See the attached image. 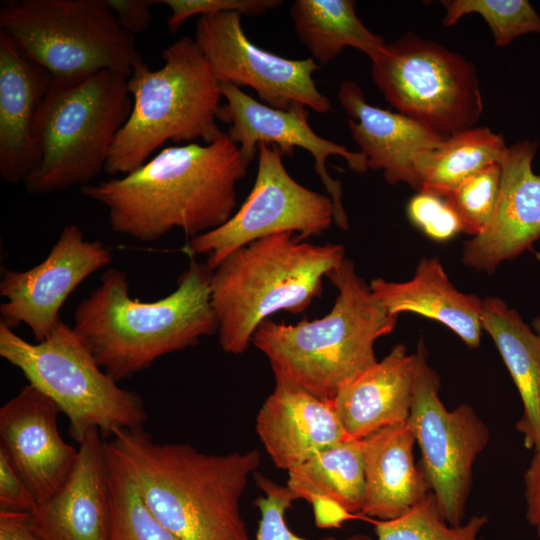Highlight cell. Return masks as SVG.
I'll list each match as a JSON object with an SVG mask.
<instances>
[{"instance_id": "6da1fadb", "label": "cell", "mask_w": 540, "mask_h": 540, "mask_svg": "<svg viewBox=\"0 0 540 540\" xmlns=\"http://www.w3.org/2000/svg\"><path fill=\"white\" fill-rule=\"evenodd\" d=\"M248 165L224 133L209 144L166 147L123 177L80 192L107 209L116 233L153 242L179 229L193 238L230 219Z\"/></svg>"}, {"instance_id": "7a4b0ae2", "label": "cell", "mask_w": 540, "mask_h": 540, "mask_svg": "<svg viewBox=\"0 0 540 540\" xmlns=\"http://www.w3.org/2000/svg\"><path fill=\"white\" fill-rule=\"evenodd\" d=\"M147 508L178 540H251L240 501L260 465L257 450L208 454L158 443L143 428L108 441Z\"/></svg>"}, {"instance_id": "3957f363", "label": "cell", "mask_w": 540, "mask_h": 540, "mask_svg": "<svg viewBox=\"0 0 540 540\" xmlns=\"http://www.w3.org/2000/svg\"><path fill=\"white\" fill-rule=\"evenodd\" d=\"M211 270L192 256L167 296L131 298L127 273L109 267L79 302L73 329L116 382L149 368L163 355L195 346L218 331L211 304Z\"/></svg>"}, {"instance_id": "277c9868", "label": "cell", "mask_w": 540, "mask_h": 540, "mask_svg": "<svg viewBox=\"0 0 540 540\" xmlns=\"http://www.w3.org/2000/svg\"><path fill=\"white\" fill-rule=\"evenodd\" d=\"M338 295L330 312L296 324L263 321L251 343L269 360L275 381L332 402L340 389L378 360L374 344L395 328L397 316L374 298L347 258L328 275Z\"/></svg>"}, {"instance_id": "5b68a950", "label": "cell", "mask_w": 540, "mask_h": 540, "mask_svg": "<svg viewBox=\"0 0 540 540\" xmlns=\"http://www.w3.org/2000/svg\"><path fill=\"white\" fill-rule=\"evenodd\" d=\"M279 233L253 241L213 270L211 304L222 350L239 355L259 325L279 311L299 314L322 293V279L344 260L340 244H313Z\"/></svg>"}, {"instance_id": "8992f818", "label": "cell", "mask_w": 540, "mask_h": 540, "mask_svg": "<svg viewBox=\"0 0 540 540\" xmlns=\"http://www.w3.org/2000/svg\"><path fill=\"white\" fill-rule=\"evenodd\" d=\"M162 58L159 69L142 62L128 78L133 105L105 165L110 175L137 169L167 141L209 144L224 134L217 123L221 82L194 38H179Z\"/></svg>"}, {"instance_id": "52a82bcc", "label": "cell", "mask_w": 540, "mask_h": 540, "mask_svg": "<svg viewBox=\"0 0 540 540\" xmlns=\"http://www.w3.org/2000/svg\"><path fill=\"white\" fill-rule=\"evenodd\" d=\"M133 101L128 77L101 71L83 78H52L41 101L34 136L39 162L24 182L32 195L81 187L105 169Z\"/></svg>"}, {"instance_id": "ba28073f", "label": "cell", "mask_w": 540, "mask_h": 540, "mask_svg": "<svg viewBox=\"0 0 540 540\" xmlns=\"http://www.w3.org/2000/svg\"><path fill=\"white\" fill-rule=\"evenodd\" d=\"M0 356L58 406L77 443L93 428L112 437L121 430L143 428L147 420L141 396L121 388L61 319L36 343L0 321Z\"/></svg>"}, {"instance_id": "9c48e42d", "label": "cell", "mask_w": 540, "mask_h": 540, "mask_svg": "<svg viewBox=\"0 0 540 540\" xmlns=\"http://www.w3.org/2000/svg\"><path fill=\"white\" fill-rule=\"evenodd\" d=\"M0 31L55 79L113 71L129 78L143 62L134 35L104 0H17L0 8Z\"/></svg>"}, {"instance_id": "30bf717a", "label": "cell", "mask_w": 540, "mask_h": 540, "mask_svg": "<svg viewBox=\"0 0 540 540\" xmlns=\"http://www.w3.org/2000/svg\"><path fill=\"white\" fill-rule=\"evenodd\" d=\"M370 60L375 85L398 113L444 137L473 128L480 119L476 68L460 54L407 33Z\"/></svg>"}, {"instance_id": "8fae6325", "label": "cell", "mask_w": 540, "mask_h": 540, "mask_svg": "<svg viewBox=\"0 0 540 540\" xmlns=\"http://www.w3.org/2000/svg\"><path fill=\"white\" fill-rule=\"evenodd\" d=\"M413 402L408 423L421 451L419 464L439 510L452 526L463 524L473 465L489 441V429L468 404L447 410L440 381L427 362L423 340L417 346Z\"/></svg>"}, {"instance_id": "7c38bea8", "label": "cell", "mask_w": 540, "mask_h": 540, "mask_svg": "<svg viewBox=\"0 0 540 540\" xmlns=\"http://www.w3.org/2000/svg\"><path fill=\"white\" fill-rule=\"evenodd\" d=\"M283 153L274 145H258L255 183L240 208L221 226L190 239L187 250L206 255L214 270L233 251L258 239L279 234H298L299 240L318 236L333 222V203L293 179Z\"/></svg>"}, {"instance_id": "4fadbf2b", "label": "cell", "mask_w": 540, "mask_h": 540, "mask_svg": "<svg viewBox=\"0 0 540 540\" xmlns=\"http://www.w3.org/2000/svg\"><path fill=\"white\" fill-rule=\"evenodd\" d=\"M194 40L220 82L250 87L275 109L302 104L318 113L332 110L313 79L320 65L312 57L287 59L259 48L245 34L239 13L199 17Z\"/></svg>"}, {"instance_id": "5bb4252c", "label": "cell", "mask_w": 540, "mask_h": 540, "mask_svg": "<svg viewBox=\"0 0 540 540\" xmlns=\"http://www.w3.org/2000/svg\"><path fill=\"white\" fill-rule=\"evenodd\" d=\"M111 251L86 240L76 224L66 225L45 259L24 271L5 269L0 281V321L30 328L36 342L48 337L68 296L91 274L108 266Z\"/></svg>"}, {"instance_id": "9a60e30c", "label": "cell", "mask_w": 540, "mask_h": 540, "mask_svg": "<svg viewBox=\"0 0 540 540\" xmlns=\"http://www.w3.org/2000/svg\"><path fill=\"white\" fill-rule=\"evenodd\" d=\"M221 91L226 102L220 105L217 119L229 125L226 135L240 144L243 159L250 164L261 143L274 145L287 156H292L296 147L306 150L312 155L315 172L332 200L333 222L343 230L348 229L341 183L329 175L326 161L330 156H340L354 172L362 174L368 170L364 155L319 136L308 122V108L302 104L288 110L275 109L226 82H221Z\"/></svg>"}, {"instance_id": "2e32d148", "label": "cell", "mask_w": 540, "mask_h": 540, "mask_svg": "<svg viewBox=\"0 0 540 540\" xmlns=\"http://www.w3.org/2000/svg\"><path fill=\"white\" fill-rule=\"evenodd\" d=\"M58 406L28 383L0 408V450L37 502L53 497L72 474L79 448L59 434Z\"/></svg>"}, {"instance_id": "e0dca14e", "label": "cell", "mask_w": 540, "mask_h": 540, "mask_svg": "<svg viewBox=\"0 0 540 540\" xmlns=\"http://www.w3.org/2000/svg\"><path fill=\"white\" fill-rule=\"evenodd\" d=\"M534 141L507 147L501 160L502 176L492 221L465 243L462 262L479 271L493 272L540 239V174L532 170Z\"/></svg>"}, {"instance_id": "ac0fdd59", "label": "cell", "mask_w": 540, "mask_h": 540, "mask_svg": "<svg viewBox=\"0 0 540 540\" xmlns=\"http://www.w3.org/2000/svg\"><path fill=\"white\" fill-rule=\"evenodd\" d=\"M97 428L79 444L76 466L51 498L29 513L34 530L44 540H109L110 495L106 441Z\"/></svg>"}, {"instance_id": "d6986e66", "label": "cell", "mask_w": 540, "mask_h": 540, "mask_svg": "<svg viewBox=\"0 0 540 540\" xmlns=\"http://www.w3.org/2000/svg\"><path fill=\"white\" fill-rule=\"evenodd\" d=\"M255 428L274 465L287 472L350 439L332 402L280 381L259 409Z\"/></svg>"}, {"instance_id": "ffe728a7", "label": "cell", "mask_w": 540, "mask_h": 540, "mask_svg": "<svg viewBox=\"0 0 540 540\" xmlns=\"http://www.w3.org/2000/svg\"><path fill=\"white\" fill-rule=\"evenodd\" d=\"M338 99L350 116L351 136L368 169L383 170L389 184L403 182L420 191L416 160L445 137L408 116L369 104L353 81L341 83Z\"/></svg>"}, {"instance_id": "44dd1931", "label": "cell", "mask_w": 540, "mask_h": 540, "mask_svg": "<svg viewBox=\"0 0 540 540\" xmlns=\"http://www.w3.org/2000/svg\"><path fill=\"white\" fill-rule=\"evenodd\" d=\"M51 80L0 31V175L5 182L24 183L38 165L34 121Z\"/></svg>"}, {"instance_id": "7402d4cb", "label": "cell", "mask_w": 540, "mask_h": 540, "mask_svg": "<svg viewBox=\"0 0 540 540\" xmlns=\"http://www.w3.org/2000/svg\"><path fill=\"white\" fill-rule=\"evenodd\" d=\"M416 353L403 344L340 389L333 406L352 439L407 422L413 402Z\"/></svg>"}, {"instance_id": "603a6c76", "label": "cell", "mask_w": 540, "mask_h": 540, "mask_svg": "<svg viewBox=\"0 0 540 540\" xmlns=\"http://www.w3.org/2000/svg\"><path fill=\"white\" fill-rule=\"evenodd\" d=\"M362 441L365 472L362 515L391 520L430 493L423 471L414 463L416 440L408 421L381 428Z\"/></svg>"}, {"instance_id": "cb8c5ba5", "label": "cell", "mask_w": 540, "mask_h": 540, "mask_svg": "<svg viewBox=\"0 0 540 540\" xmlns=\"http://www.w3.org/2000/svg\"><path fill=\"white\" fill-rule=\"evenodd\" d=\"M377 302L391 315L412 312L449 327L470 348L482 336V304L475 294L457 290L435 257H424L412 279L390 282L373 279L369 285Z\"/></svg>"}, {"instance_id": "d4e9b609", "label": "cell", "mask_w": 540, "mask_h": 540, "mask_svg": "<svg viewBox=\"0 0 540 540\" xmlns=\"http://www.w3.org/2000/svg\"><path fill=\"white\" fill-rule=\"evenodd\" d=\"M482 327L493 339L523 403L516 428L527 449L540 450V336L497 297L483 299Z\"/></svg>"}, {"instance_id": "484cf974", "label": "cell", "mask_w": 540, "mask_h": 540, "mask_svg": "<svg viewBox=\"0 0 540 540\" xmlns=\"http://www.w3.org/2000/svg\"><path fill=\"white\" fill-rule=\"evenodd\" d=\"M353 0H294L290 17L299 40L319 65L334 60L346 47L372 59L386 44L359 19Z\"/></svg>"}, {"instance_id": "4316f807", "label": "cell", "mask_w": 540, "mask_h": 540, "mask_svg": "<svg viewBox=\"0 0 540 540\" xmlns=\"http://www.w3.org/2000/svg\"><path fill=\"white\" fill-rule=\"evenodd\" d=\"M297 499H331L351 514L361 513L365 495L362 439H347L288 472Z\"/></svg>"}, {"instance_id": "83f0119b", "label": "cell", "mask_w": 540, "mask_h": 540, "mask_svg": "<svg viewBox=\"0 0 540 540\" xmlns=\"http://www.w3.org/2000/svg\"><path fill=\"white\" fill-rule=\"evenodd\" d=\"M506 148L503 136L488 127L457 131L417 158L420 191L445 198L472 174L500 162Z\"/></svg>"}, {"instance_id": "f1b7e54d", "label": "cell", "mask_w": 540, "mask_h": 540, "mask_svg": "<svg viewBox=\"0 0 540 540\" xmlns=\"http://www.w3.org/2000/svg\"><path fill=\"white\" fill-rule=\"evenodd\" d=\"M110 495L109 540H178L150 512L124 462L106 441Z\"/></svg>"}, {"instance_id": "f546056e", "label": "cell", "mask_w": 540, "mask_h": 540, "mask_svg": "<svg viewBox=\"0 0 540 540\" xmlns=\"http://www.w3.org/2000/svg\"><path fill=\"white\" fill-rule=\"evenodd\" d=\"M488 522L486 515H474L459 526H452L442 516L431 492L404 514L374 524L377 540H481L478 536ZM346 540H371L355 535Z\"/></svg>"}, {"instance_id": "4dcf8cb0", "label": "cell", "mask_w": 540, "mask_h": 540, "mask_svg": "<svg viewBox=\"0 0 540 540\" xmlns=\"http://www.w3.org/2000/svg\"><path fill=\"white\" fill-rule=\"evenodd\" d=\"M443 23L454 25L461 17L476 13L489 25L495 44L506 46L526 33L540 34V16L527 0H442Z\"/></svg>"}, {"instance_id": "1f68e13d", "label": "cell", "mask_w": 540, "mask_h": 540, "mask_svg": "<svg viewBox=\"0 0 540 540\" xmlns=\"http://www.w3.org/2000/svg\"><path fill=\"white\" fill-rule=\"evenodd\" d=\"M500 162L490 164L463 180L445 199L459 216L463 232L473 237L493 219L500 193Z\"/></svg>"}, {"instance_id": "d6a6232c", "label": "cell", "mask_w": 540, "mask_h": 540, "mask_svg": "<svg viewBox=\"0 0 540 540\" xmlns=\"http://www.w3.org/2000/svg\"><path fill=\"white\" fill-rule=\"evenodd\" d=\"M254 479L264 496L256 499L255 505L260 511V521L255 540H311L292 532L285 520V513L297 500L296 495L287 485H280L260 472L254 473ZM317 540H336L325 537Z\"/></svg>"}, {"instance_id": "836d02e7", "label": "cell", "mask_w": 540, "mask_h": 540, "mask_svg": "<svg viewBox=\"0 0 540 540\" xmlns=\"http://www.w3.org/2000/svg\"><path fill=\"white\" fill-rule=\"evenodd\" d=\"M406 211L411 223L432 240L447 241L463 232L459 216L444 197L418 191Z\"/></svg>"}, {"instance_id": "e575fe53", "label": "cell", "mask_w": 540, "mask_h": 540, "mask_svg": "<svg viewBox=\"0 0 540 540\" xmlns=\"http://www.w3.org/2000/svg\"><path fill=\"white\" fill-rule=\"evenodd\" d=\"M283 3L282 0H157V4H164L170 9L166 25L171 33H176L195 15L201 17L236 12L240 15L260 16Z\"/></svg>"}, {"instance_id": "d590c367", "label": "cell", "mask_w": 540, "mask_h": 540, "mask_svg": "<svg viewBox=\"0 0 540 540\" xmlns=\"http://www.w3.org/2000/svg\"><path fill=\"white\" fill-rule=\"evenodd\" d=\"M37 504L25 481L0 450V510L30 513Z\"/></svg>"}, {"instance_id": "8d00e7d4", "label": "cell", "mask_w": 540, "mask_h": 540, "mask_svg": "<svg viewBox=\"0 0 540 540\" xmlns=\"http://www.w3.org/2000/svg\"><path fill=\"white\" fill-rule=\"evenodd\" d=\"M116 16L120 26L134 35L148 29L152 14L151 8L157 0H104Z\"/></svg>"}, {"instance_id": "74e56055", "label": "cell", "mask_w": 540, "mask_h": 540, "mask_svg": "<svg viewBox=\"0 0 540 540\" xmlns=\"http://www.w3.org/2000/svg\"><path fill=\"white\" fill-rule=\"evenodd\" d=\"M526 519L540 540V450L533 457L524 474Z\"/></svg>"}, {"instance_id": "f35d334b", "label": "cell", "mask_w": 540, "mask_h": 540, "mask_svg": "<svg viewBox=\"0 0 540 540\" xmlns=\"http://www.w3.org/2000/svg\"><path fill=\"white\" fill-rule=\"evenodd\" d=\"M0 540H44L33 528L30 514L0 510Z\"/></svg>"}, {"instance_id": "ab89813d", "label": "cell", "mask_w": 540, "mask_h": 540, "mask_svg": "<svg viewBox=\"0 0 540 540\" xmlns=\"http://www.w3.org/2000/svg\"><path fill=\"white\" fill-rule=\"evenodd\" d=\"M310 504L318 528H339L353 517V514L331 499L315 498Z\"/></svg>"}, {"instance_id": "60d3db41", "label": "cell", "mask_w": 540, "mask_h": 540, "mask_svg": "<svg viewBox=\"0 0 540 540\" xmlns=\"http://www.w3.org/2000/svg\"><path fill=\"white\" fill-rule=\"evenodd\" d=\"M532 325L534 331L540 336V315L533 320Z\"/></svg>"}]
</instances>
